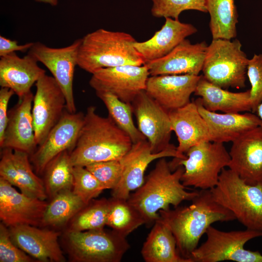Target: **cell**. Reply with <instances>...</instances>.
Returning a JSON list of instances; mask_svg holds the SVG:
<instances>
[{
  "label": "cell",
  "instance_id": "ba28073f",
  "mask_svg": "<svg viewBox=\"0 0 262 262\" xmlns=\"http://www.w3.org/2000/svg\"><path fill=\"white\" fill-rule=\"evenodd\" d=\"M65 244L76 262H120L130 247L125 237L112 230H66Z\"/></svg>",
  "mask_w": 262,
  "mask_h": 262
},
{
  "label": "cell",
  "instance_id": "f1b7e54d",
  "mask_svg": "<svg viewBox=\"0 0 262 262\" xmlns=\"http://www.w3.org/2000/svg\"><path fill=\"white\" fill-rule=\"evenodd\" d=\"M213 39L231 40L237 36L238 14L234 0H205Z\"/></svg>",
  "mask_w": 262,
  "mask_h": 262
},
{
  "label": "cell",
  "instance_id": "4fadbf2b",
  "mask_svg": "<svg viewBox=\"0 0 262 262\" xmlns=\"http://www.w3.org/2000/svg\"><path fill=\"white\" fill-rule=\"evenodd\" d=\"M138 128L148 141L152 153L175 147L170 143L172 130L168 112L145 90L131 103Z\"/></svg>",
  "mask_w": 262,
  "mask_h": 262
},
{
  "label": "cell",
  "instance_id": "74e56055",
  "mask_svg": "<svg viewBox=\"0 0 262 262\" xmlns=\"http://www.w3.org/2000/svg\"><path fill=\"white\" fill-rule=\"evenodd\" d=\"M0 262H34L32 257L13 242L8 228L2 222L0 223Z\"/></svg>",
  "mask_w": 262,
  "mask_h": 262
},
{
  "label": "cell",
  "instance_id": "1f68e13d",
  "mask_svg": "<svg viewBox=\"0 0 262 262\" xmlns=\"http://www.w3.org/2000/svg\"><path fill=\"white\" fill-rule=\"evenodd\" d=\"M107 226L122 236H127L140 226L146 224L140 213L127 199L112 196Z\"/></svg>",
  "mask_w": 262,
  "mask_h": 262
},
{
  "label": "cell",
  "instance_id": "4316f807",
  "mask_svg": "<svg viewBox=\"0 0 262 262\" xmlns=\"http://www.w3.org/2000/svg\"><path fill=\"white\" fill-rule=\"evenodd\" d=\"M202 105L212 112L239 113L252 111L250 90L232 92L219 87L201 75L195 91Z\"/></svg>",
  "mask_w": 262,
  "mask_h": 262
},
{
  "label": "cell",
  "instance_id": "6da1fadb",
  "mask_svg": "<svg viewBox=\"0 0 262 262\" xmlns=\"http://www.w3.org/2000/svg\"><path fill=\"white\" fill-rule=\"evenodd\" d=\"M159 213L173 234L180 254L192 262V252L212 224L236 219L230 211L214 200L210 190L200 189L188 206L160 210Z\"/></svg>",
  "mask_w": 262,
  "mask_h": 262
},
{
  "label": "cell",
  "instance_id": "9c48e42d",
  "mask_svg": "<svg viewBox=\"0 0 262 262\" xmlns=\"http://www.w3.org/2000/svg\"><path fill=\"white\" fill-rule=\"evenodd\" d=\"M206 241L192 252L193 262H262L259 251L245 248L250 240L262 236V231L246 229L244 230L223 231L210 226L205 233Z\"/></svg>",
  "mask_w": 262,
  "mask_h": 262
},
{
  "label": "cell",
  "instance_id": "cb8c5ba5",
  "mask_svg": "<svg viewBox=\"0 0 262 262\" xmlns=\"http://www.w3.org/2000/svg\"><path fill=\"white\" fill-rule=\"evenodd\" d=\"M168 114L172 131L175 132L179 143L177 151L182 159L186 158L185 154L191 147L210 141L208 126L195 101L170 111Z\"/></svg>",
  "mask_w": 262,
  "mask_h": 262
},
{
  "label": "cell",
  "instance_id": "d4e9b609",
  "mask_svg": "<svg viewBox=\"0 0 262 262\" xmlns=\"http://www.w3.org/2000/svg\"><path fill=\"white\" fill-rule=\"evenodd\" d=\"M195 101L208 126L210 141L232 142L248 131L261 126L260 119L254 114H219L205 109L199 98Z\"/></svg>",
  "mask_w": 262,
  "mask_h": 262
},
{
  "label": "cell",
  "instance_id": "277c9868",
  "mask_svg": "<svg viewBox=\"0 0 262 262\" xmlns=\"http://www.w3.org/2000/svg\"><path fill=\"white\" fill-rule=\"evenodd\" d=\"M136 41L127 33L98 29L82 38L77 66L91 74L103 68L143 66L145 61L134 47Z\"/></svg>",
  "mask_w": 262,
  "mask_h": 262
},
{
  "label": "cell",
  "instance_id": "ab89813d",
  "mask_svg": "<svg viewBox=\"0 0 262 262\" xmlns=\"http://www.w3.org/2000/svg\"><path fill=\"white\" fill-rule=\"evenodd\" d=\"M15 92L11 89L1 87L0 90V141L2 139L8 121V105Z\"/></svg>",
  "mask_w": 262,
  "mask_h": 262
},
{
  "label": "cell",
  "instance_id": "f35d334b",
  "mask_svg": "<svg viewBox=\"0 0 262 262\" xmlns=\"http://www.w3.org/2000/svg\"><path fill=\"white\" fill-rule=\"evenodd\" d=\"M247 75L251 84L250 100L252 112L262 101V54H255L248 60Z\"/></svg>",
  "mask_w": 262,
  "mask_h": 262
},
{
  "label": "cell",
  "instance_id": "3957f363",
  "mask_svg": "<svg viewBox=\"0 0 262 262\" xmlns=\"http://www.w3.org/2000/svg\"><path fill=\"white\" fill-rule=\"evenodd\" d=\"M184 167L172 171L165 157L159 159L143 184L131 194L128 202L140 213L146 224H154L160 218L159 212L170 205L178 207L183 201L192 200L198 191L190 192L181 181Z\"/></svg>",
  "mask_w": 262,
  "mask_h": 262
},
{
  "label": "cell",
  "instance_id": "60d3db41",
  "mask_svg": "<svg viewBox=\"0 0 262 262\" xmlns=\"http://www.w3.org/2000/svg\"><path fill=\"white\" fill-rule=\"evenodd\" d=\"M33 44V42L23 45H18L16 40L7 39L0 36V57L6 55L16 51L26 52L29 50Z\"/></svg>",
  "mask_w": 262,
  "mask_h": 262
},
{
  "label": "cell",
  "instance_id": "8d00e7d4",
  "mask_svg": "<svg viewBox=\"0 0 262 262\" xmlns=\"http://www.w3.org/2000/svg\"><path fill=\"white\" fill-rule=\"evenodd\" d=\"M106 189H113L118 183L122 174L120 160L96 162L85 166Z\"/></svg>",
  "mask_w": 262,
  "mask_h": 262
},
{
  "label": "cell",
  "instance_id": "30bf717a",
  "mask_svg": "<svg viewBox=\"0 0 262 262\" xmlns=\"http://www.w3.org/2000/svg\"><path fill=\"white\" fill-rule=\"evenodd\" d=\"M81 42L82 38L78 39L68 46L54 48L36 42L28 51L51 72L65 95L66 110L72 113L77 112L73 83Z\"/></svg>",
  "mask_w": 262,
  "mask_h": 262
},
{
  "label": "cell",
  "instance_id": "e0dca14e",
  "mask_svg": "<svg viewBox=\"0 0 262 262\" xmlns=\"http://www.w3.org/2000/svg\"><path fill=\"white\" fill-rule=\"evenodd\" d=\"M229 169L246 183L262 182V127L258 126L232 142Z\"/></svg>",
  "mask_w": 262,
  "mask_h": 262
},
{
  "label": "cell",
  "instance_id": "7a4b0ae2",
  "mask_svg": "<svg viewBox=\"0 0 262 262\" xmlns=\"http://www.w3.org/2000/svg\"><path fill=\"white\" fill-rule=\"evenodd\" d=\"M129 135L108 116L96 112V107L87 108L78 139L69 152L72 164L86 165L96 162L120 160L131 148Z\"/></svg>",
  "mask_w": 262,
  "mask_h": 262
},
{
  "label": "cell",
  "instance_id": "44dd1931",
  "mask_svg": "<svg viewBox=\"0 0 262 262\" xmlns=\"http://www.w3.org/2000/svg\"><path fill=\"white\" fill-rule=\"evenodd\" d=\"M34 95L31 91L19 98L8 111V121L1 148H9L28 153L30 156L37 146L35 141L32 106Z\"/></svg>",
  "mask_w": 262,
  "mask_h": 262
},
{
  "label": "cell",
  "instance_id": "f546056e",
  "mask_svg": "<svg viewBox=\"0 0 262 262\" xmlns=\"http://www.w3.org/2000/svg\"><path fill=\"white\" fill-rule=\"evenodd\" d=\"M86 204L72 190L61 191L47 203L41 226L54 228L64 226Z\"/></svg>",
  "mask_w": 262,
  "mask_h": 262
},
{
  "label": "cell",
  "instance_id": "7bdbcfd3",
  "mask_svg": "<svg viewBox=\"0 0 262 262\" xmlns=\"http://www.w3.org/2000/svg\"><path fill=\"white\" fill-rule=\"evenodd\" d=\"M38 2H42L50 4L52 6H56L58 3V0H35Z\"/></svg>",
  "mask_w": 262,
  "mask_h": 262
},
{
  "label": "cell",
  "instance_id": "484cf974",
  "mask_svg": "<svg viewBox=\"0 0 262 262\" xmlns=\"http://www.w3.org/2000/svg\"><path fill=\"white\" fill-rule=\"evenodd\" d=\"M197 31L191 24L166 17L162 28L150 39L143 42L136 41L134 46L146 63L165 56L187 37Z\"/></svg>",
  "mask_w": 262,
  "mask_h": 262
},
{
  "label": "cell",
  "instance_id": "836d02e7",
  "mask_svg": "<svg viewBox=\"0 0 262 262\" xmlns=\"http://www.w3.org/2000/svg\"><path fill=\"white\" fill-rule=\"evenodd\" d=\"M109 199H93L70 220L67 230L82 231L104 229L107 226Z\"/></svg>",
  "mask_w": 262,
  "mask_h": 262
},
{
  "label": "cell",
  "instance_id": "52a82bcc",
  "mask_svg": "<svg viewBox=\"0 0 262 262\" xmlns=\"http://www.w3.org/2000/svg\"><path fill=\"white\" fill-rule=\"evenodd\" d=\"M248 60L238 39H213L207 47L203 76L225 89L244 88Z\"/></svg>",
  "mask_w": 262,
  "mask_h": 262
},
{
  "label": "cell",
  "instance_id": "e575fe53",
  "mask_svg": "<svg viewBox=\"0 0 262 262\" xmlns=\"http://www.w3.org/2000/svg\"><path fill=\"white\" fill-rule=\"evenodd\" d=\"M151 12L155 17H170L179 19L180 13L194 10L207 13L205 0H151Z\"/></svg>",
  "mask_w": 262,
  "mask_h": 262
},
{
  "label": "cell",
  "instance_id": "7c38bea8",
  "mask_svg": "<svg viewBox=\"0 0 262 262\" xmlns=\"http://www.w3.org/2000/svg\"><path fill=\"white\" fill-rule=\"evenodd\" d=\"M32 115L37 146L41 144L66 109V99L52 76L44 75L35 83Z\"/></svg>",
  "mask_w": 262,
  "mask_h": 262
},
{
  "label": "cell",
  "instance_id": "5bb4252c",
  "mask_svg": "<svg viewBox=\"0 0 262 262\" xmlns=\"http://www.w3.org/2000/svg\"><path fill=\"white\" fill-rule=\"evenodd\" d=\"M84 115L82 112L70 113L66 109L43 142L30 156L38 175H43L48 164L58 154L73 149L82 126Z\"/></svg>",
  "mask_w": 262,
  "mask_h": 262
},
{
  "label": "cell",
  "instance_id": "7402d4cb",
  "mask_svg": "<svg viewBox=\"0 0 262 262\" xmlns=\"http://www.w3.org/2000/svg\"><path fill=\"white\" fill-rule=\"evenodd\" d=\"M201 76V75H200ZM200 76L190 74L149 76L145 91L168 112L189 103Z\"/></svg>",
  "mask_w": 262,
  "mask_h": 262
},
{
  "label": "cell",
  "instance_id": "b9f144b4",
  "mask_svg": "<svg viewBox=\"0 0 262 262\" xmlns=\"http://www.w3.org/2000/svg\"><path fill=\"white\" fill-rule=\"evenodd\" d=\"M257 116L259 117L261 121V126L262 127V101L257 106L256 111Z\"/></svg>",
  "mask_w": 262,
  "mask_h": 262
},
{
  "label": "cell",
  "instance_id": "83f0119b",
  "mask_svg": "<svg viewBox=\"0 0 262 262\" xmlns=\"http://www.w3.org/2000/svg\"><path fill=\"white\" fill-rule=\"evenodd\" d=\"M141 253L146 262H192L180 254L173 234L160 218L154 223Z\"/></svg>",
  "mask_w": 262,
  "mask_h": 262
},
{
  "label": "cell",
  "instance_id": "5b68a950",
  "mask_svg": "<svg viewBox=\"0 0 262 262\" xmlns=\"http://www.w3.org/2000/svg\"><path fill=\"white\" fill-rule=\"evenodd\" d=\"M210 191L214 200L246 229L262 231V182L248 184L237 173L224 168Z\"/></svg>",
  "mask_w": 262,
  "mask_h": 262
},
{
  "label": "cell",
  "instance_id": "d6a6232c",
  "mask_svg": "<svg viewBox=\"0 0 262 262\" xmlns=\"http://www.w3.org/2000/svg\"><path fill=\"white\" fill-rule=\"evenodd\" d=\"M105 105L109 117L131 139L133 144L147 139L133 122L131 104L122 101L115 96L106 92H96Z\"/></svg>",
  "mask_w": 262,
  "mask_h": 262
},
{
  "label": "cell",
  "instance_id": "4dcf8cb0",
  "mask_svg": "<svg viewBox=\"0 0 262 262\" xmlns=\"http://www.w3.org/2000/svg\"><path fill=\"white\" fill-rule=\"evenodd\" d=\"M73 167L68 150L58 154L48 164L43 174L48 196L52 198L61 191L72 190Z\"/></svg>",
  "mask_w": 262,
  "mask_h": 262
},
{
  "label": "cell",
  "instance_id": "ffe728a7",
  "mask_svg": "<svg viewBox=\"0 0 262 262\" xmlns=\"http://www.w3.org/2000/svg\"><path fill=\"white\" fill-rule=\"evenodd\" d=\"M207 47L205 41L192 44L185 39L165 56L147 62L144 65L150 76L198 75L202 69Z\"/></svg>",
  "mask_w": 262,
  "mask_h": 262
},
{
  "label": "cell",
  "instance_id": "8fae6325",
  "mask_svg": "<svg viewBox=\"0 0 262 262\" xmlns=\"http://www.w3.org/2000/svg\"><path fill=\"white\" fill-rule=\"evenodd\" d=\"M149 76L144 65H123L97 70L92 74L89 83L96 92L109 93L131 104L138 94L145 90Z\"/></svg>",
  "mask_w": 262,
  "mask_h": 262
},
{
  "label": "cell",
  "instance_id": "603a6c76",
  "mask_svg": "<svg viewBox=\"0 0 262 262\" xmlns=\"http://www.w3.org/2000/svg\"><path fill=\"white\" fill-rule=\"evenodd\" d=\"M31 54L23 58L15 52L0 57V85L12 89L19 98L31 91L34 83L46 74Z\"/></svg>",
  "mask_w": 262,
  "mask_h": 262
},
{
  "label": "cell",
  "instance_id": "2e32d148",
  "mask_svg": "<svg viewBox=\"0 0 262 262\" xmlns=\"http://www.w3.org/2000/svg\"><path fill=\"white\" fill-rule=\"evenodd\" d=\"M47 203L18 192L0 177V219L8 228L23 225L41 226Z\"/></svg>",
  "mask_w": 262,
  "mask_h": 262
},
{
  "label": "cell",
  "instance_id": "8992f818",
  "mask_svg": "<svg viewBox=\"0 0 262 262\" xmlns=\"http://www.w3.org/2000/svg\"><path fill=\"white\" fill-rule=\"evenodd\" d=\"M185 159H174L169 165L173 171L182 165L181 181L185 187L210 190L217 184L220 174L228 166L230 157L223 143L206 141L190 148Z\"/></svg>",
  "mask_w": 262,
  "mask_h": 262
},
{
  "label": "cell",
  "instance_id": "ac0fdd59",
  "mask_svg": "<svg viewBox=\"0 0 262 262\" xmlns=\"http://www.w3.org/2000/svg\"><path fill=\"white\" fill-rule=\"evenodd\" d=\"M0 177L21 193L45 200L48 195L43 180L32 169L30 155L24 151L9 148H1Z\"/></svg>",
  "mask_w": 262,
  "mask_h": 262
},
{
  "label": "cell",
  "instance_id": "9a60e30c",
  "mask_svg": "<svg viewBox=\"0 0 262 262\" xmlns=\"http://www.w3.org/2000/svg\"><path fill=\"white\" fill-rule=\"evenodd\" d=\"M168 157L182 159L176 147L152 153L147 139L133 144L130 150L120 160L122 174L118 183L112 190V196L128 199L131 193L143 184L145 172L149 164L155 160Z\"/></svg>",
  "mask_w": 262,
  "mask_h": 262
},
{
  "label": "cell",
  "instance_id": "d590c367",
  "mask_svg": "<svg viewBox=\"0 0 262 262\" xmlns=\"http://www.w3.org/2000/svg\"><path fill=\"white\" fill-rule=\"evenodd\" d=\"M73 177L72 191L87 204L105 190L85 166H74Z\"/></svg>",
  "mask_w": 262,
  "mask_h": 262
},
{
  "label": "cell",
  "instance_id": "d6986e66",
  "mask_svg": "<svg viewBox=\"0 0 262 262\" xmlns=\"http://www.w3.org/2000/svg\"><path fill=\"white\" fill-rule=\"evenodd\" d=\"M13 242L29 256L42 262H64L59 243L60 231L23 225L8 228Z\"/></svg>",
  "mask_w": 262,
  "mask_h": 262
}]
</instances>
